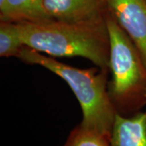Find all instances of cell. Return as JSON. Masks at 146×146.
<instances>
[{
  "label": "cell",
  "mask_w": 146,
  "mask_h": 146,
  "mask_svg": "<svg viewBox=\"0 0 146 146\" xmlns=\"http://www.w3.org/2000/svg\"><path fill=\"white\" fill-rule=\"evenodd\" d=\"M106 14V13H105ZM25 46L50 57H83L109 70L110 39L105 15L81 22H17Z\"/></svg>",
  "instance_id": "cell-1"
},
{
  "label": "cell",
  "mask_w": 146,
  "mask_h": 146,
  "mask_svg": "<svg viewBox=\"0 0 146 146\" xmlns=\"http://www.w3.org/2000/svg\"><path fill=\"white\" fill-rule=\"evenodd\" d=\"M17 58L27 63L46 68L63 79L80 103L82 110L80 125L110 140L118 111L107 89L108 70L74 68L28 46L22 48Z\"/></svg>",
  "instance_id": "cell-2"
},
{
  "label": "cell",
  "mask_w": 146,
  "mask_h": 146,
  "mask_svg": "<svg viewBox=\"0 0 146 146\" xmlns=\"http://www.w3.org/2000/svg\"><path fill=\"white\" fill-rule=\"evenodd\" d=\"M110 39L109 94L118 113L135 112L146 101V66L138 49L106 10Z\"/></svg>",
  "instance_id": "cell-3"
},
{
  "label": "cell",
  "mask_w": 146,
  "mask_h": 146,
  "mask_svg": "<svg viewBox=\"0 0 146 146\" xmlns=\"http://www.w3.org/2000/svg\"><path fill=\"white\" fill-rule=\"evenodd\" d=\"M106 10L130 37L146 66V0H105Z\"/></svg>",
  "instance_id": "cell-4"
},
{
  "label": "cell",
  "mask_w": 146,
  "mask_h": 146,
  "mask_svg": "<svg viewBox=\"0 0 146 146\" xmlns=\"http://www.w3.org/2000/svg\"><path fill=\"white\" fill-rule=\"evenodd\" d=\"M47 20L81 22L102 17L106 13L105 0H43Z\"/></svg>",
  "instance_id": "cell-5"
},
{
  "label": "cell",
  "mask_w": 146,
  "mask_h": 146,
  "mask_svg": "<svg viewBox=\"0 0 146 146\" xmlns=\"http://www.w3.org/2000/svg\"><path fill=\"white\" fill-rule=\"evenodd\" d=\"M112 146H146V113L117 114L110 136Z\"/></svg>",
  "instance_id": "cell-6"
},
{
  "label": "cell",
  "mask_w": 146,
  "mask_h": 146,
  "mask_svg": "<svg viewBox=\"0 0 146 146\" xmlns=\"http://www.w3.org/2000/svg\"><path fill=\"white\" fill-rule=\"evenodd\" d=\"M43 0H6L0 7V20L7 21H39L47 20Z\"/></svg>",
  "instance_id": "cell-7"
},
{
  "label": "cell",
  "mask_w": 146,
  "mask_h": 146,
  "mask_svg": "<svg viewBox=\"0 0 146 146\" xmlns=\"http://www.w3.org/2000/svg\"><path fill=\"white\" fill-rule=\"evenodd\" d=\"M25 46L21 29L17 22L1 21L0 22V56L18 57Z\"/></svg>",
  "instance_id": "cell-8"
},
{
  "label": "cell",
  "mask_w": 146,
  "mask_h": 146,
  "mask_svg": "<svg viewBox=\"0 0 146 146\" xmlns=\"http://www.w3.org/2000/svg\"><path fill=\"white\" fill-rule=\"evenodd\" d=\"M64 146H112L106 136L82 125H78L69 134Z\"/></svg>",
  "instance_id": "cell-9"
},
{
  "label": "cell",
  "mask_w": 146,
  "mask_h": 146,
  "mask_svg": "<svg viewBox=\"0 0 146 146\" xmlns=\"http://www.w3.org/2000/svg\"><path fill=\"white\" fill-rule=\"evenodd\" d=\"M5 1L6 0H0V7H2L3 4L5 3Z\"/></svg>",
  "instance_id": "cell-10"
}]
</instances>
